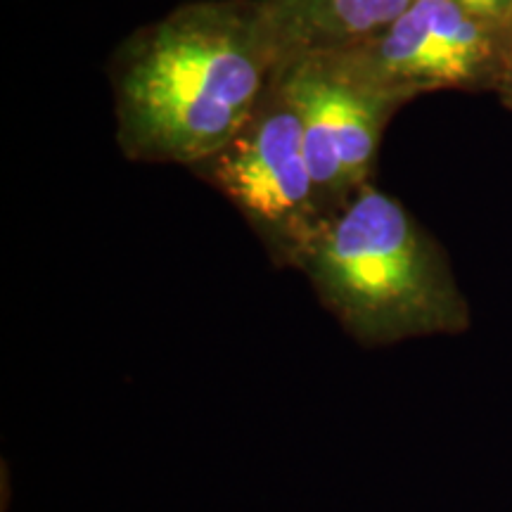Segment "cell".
I'll list each match as a JSON object with an SVG mask.
<instances>
[{
	"label": "cell",
	"mask_w": 512,
	"mask_h": 512,
	"mask_svg": "<svg viewBox=\"0 0 512 512\" xmlns=\"http://www.w3.org/2000/svg\"><path fill=\"white\" fill-rule=\"evenodd\" d=\"M496 98L505 110L512 112V55H510V64H508V72H505V79L501 83V88H498Z\"/></svg>",
	"instance_id": "obj_8"
},
{
	"label": "cell",
	"mask_w": 512,
	"mask_h": 512,
	"mask_svg": "<svg viewBox=\"0 0 512 512\" xmlns=\"http://www.w3.org/2000/svg\"><path fill=\"white\" fill-rule=\"evenodd\" d=\"M188 171L240 211L275 266H297L323 223L302 121L278 76L240 131Z\"/></svg>",
	"instance_id": "obj_4"
},
{
	"label": "cell",
	"mask_w": 512,
	"mask_h": 512,
	"mask_svg": "<svg viewBox=\"0 0 512 512\" xmlns=\"http://www.w3.org/2000/svg\"><path fill=\"white\" fill-rule=\"evenodd\" d=\"M311 55L354 86L406 105L441 91L496 95L510 64L512 24L458 0H415L375 34Z\"/></svg>",
	"instance_id": "obj_3"
},
{
	"label": "cell",
	"mask_w": 512,
	"mask_h": 512,
	"mask_svg": "<svg viewBox=\"0 0 512 512\" xmlns=\"http://www.w3.org/2000/svg\"><path fill=\"white\" fill-rule=\"evenodd\" d=\"M278 67L264 0H188L131 31L107 62L121 155L190 169L240 131Z\"/></svg>",
	"instance_id": "obj_1"
},
{
	"label": "cell",
	"mask_w": 512,
	"mask_h": 512,
	"mask_svg": "<svg viewBox=\"0 0 512 512\" xmlns=\"http://www.w3.org/2000/svg\"><path fill=\"white\" fill-rule=\"evenodd\" d=\"M294 268L366 347L463 335L472 325L446 249L373 183L320 223Z\"/></svg>",
	"instance_id": "obj_2"
},
{
	"label": "cell",
	"mask_w": 512,
	"mask_h": 512,
	"mask_svg": "<svg viewBox=\"0 0 512 512\" xmlns=\"http://www.w3.org/2000/svg\"><path fill=\"white\" fill-rule=\"evenodd\" d=\"M280 64L349 46L406 12L415 0H264Z\"/></svg>",
	"instance_id": "obj_6"
},
{
	"label": "cell",
	"mask_w": 512,
	"mask_h": 512,
	"mask_svg": "<svg viewBox=\"0 0 512 512\" xmlns=\"http://www.w3.org/2000/svg\"><path fill=\"white\" fill-rule=\"evenodd\" d=\"M458 3L482 17L512 24V0H458Z\"/></svg>",
	"instance_id": "obj_7"
},
{
	"label": "cell",
	"mask_w": 512,
	"mask_h": 512,
	"mask_svg": "<svg viewBox=\"0 0 512 512\" xmlns=\"http://www.w3.org/2000/svg\"><path fill=\"white\" fill-rule=\"evenodd\" d=\"M275 76L302 121L304 155L325 221L373 183L384 131L406 102L354 86L318 55L287 60Z\"/></svg>",
	"instance_id": "obj_5"
}]
</instances>
